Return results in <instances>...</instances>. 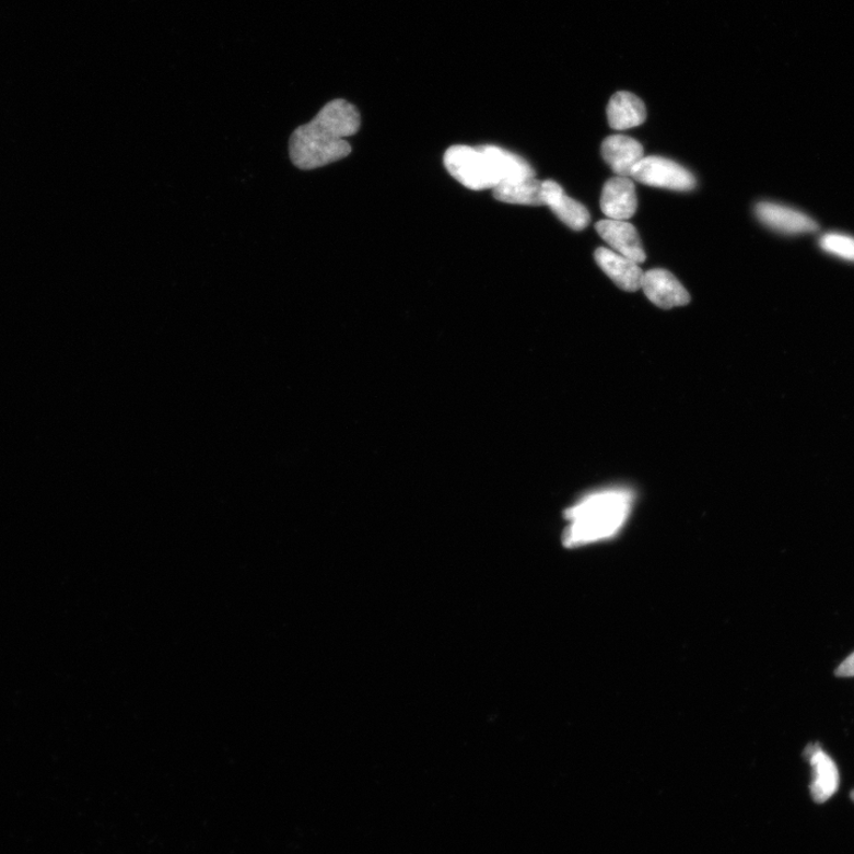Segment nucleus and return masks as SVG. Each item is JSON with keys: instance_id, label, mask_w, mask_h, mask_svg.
Returning a JSON list of instances; mask_svg holds the SVG:
<instances>
[{"instance_id": "f257e3e1", "label": "nucleus", "mask_w": 854, "mask_h": 854, "mask_svg": "<svg viewBox=\"0 0 854 854\" xmlns=\"http://www.w3.org/2000/svg\"><path fill=\"white\" fill-rule=\"evenodd\" d=\"M360 125V114L354 105L342 100L328 103L311 122L291 134L292 164L307 172L348 157L352 147L346 138L354 136Z\"/></svg>"}, {"instance_id": "f03ea898", "label": "nucleus", "mask_w": 854, "mask_h": 854, "mask_svg": "<svg viewBox=\"0 0 854 854\" xmlns=\"http://www.w3.org/2000/svg\"><path fill=\"white\" fill-rule=\"evenodd\" d=\"M444 165L460 185L479 191L493 190L506 182L536 177L534 167L527 161L494 145L452 147L445 152Z\"/></svg>"}, {"instance_id": "7ed1b4c3", "label": "nucleus", "mask_w": 854, "mask_h": 854, "mask_svg": "<svg viewBox=\"0 0 854 854\" xmlns=\"http://www.w3.org/2000/svg\"><path fill=\"white\" fill-rule=\"evenodd\" d=\"M633 494L627 489H607L586 495L565 512L570 522L563 542L566 548L606 540L618 534L632 510Z\"/></svg>"}, {"instance_id": "20e7f679", "label": "nucleus", "mask_w": 854, "mask_h": 854, "mask_svg": "<svg viewBox=\"0 0 854 854\" xmlns=\"http://www.w3.org/2000/svg\"><path fill=\"white\" fill-rule=\"evenodd\" d=\"M632 177L642 185L677 191H691L697 186L695 177L686 167L657 156L642 159Z\"/></svg>"}, {"instance_id": "39448f33", "label": "nucleus", "mask_w": 854, "mask_h": 854, "mask_svg": "<svg viewBox=\"0 0 854 854\" xmlns=\"http://www.w3.org/2000/svg\"><path fill=\"white\" fill-rule=\"evenodd\" d=\"M641 289L653 304L665 311L691 302L689 291L674 274L664 269H654L643 274Z\"/></svg>"}, {"instance_id": "423d86ee", "label": "nucleus", "mask_w": 854, "mask_h": 854, "mask_svg": "<svg viewBox=\"0 0 854 854\" xmlns=\"http://www.w3.org/2000/svg\"><path fill=\"white\" fill-rule=\"evenodd\" d=\"M756 217L770 230L783 234H806L818 231V223L799 210L773 202H760L754 207Z\"/></svg>"}, {"instance_id": "0eeeda50", "label": "nucleus", "mask_w": 854, "mask_h": 854, "mask_svg": "<svg viewBox=\"0 0 854 854\" xmlns=\"http://www.w3.org/2000/svg\"><path fill=\"white\" fill-rule=\"evenodd\" d=\"M600 209L610 220L627 221L637 209L634 182L629 177H613L606 182L600 195Z\"/></svg>"}, {"instance_id": "6e6552de", "label": "nucleus", "mask_w": 854, "mask_h": 854, "mask_svg": "<svg viewBox=\"0 0 854 854\" xmlns=\"http://www.w3.org/2000/svg\"><path fill=\"white\" fill-rule=\"evenodd\" d=\"M600 235L616 254H619L637 264L645 262L647 257L643 250L636 229L627 221L601 220L595 226Z\"/></svg>"}, {"instance_id": "1a4fd4ad", "label": "nucleus", "mask_w": 854, "mask_h": 854, "mask_svg": "<svg viewBox=\"0 0 854 854\" xmlns=\"http://www.w3.org/2000/svg\"><path fill=\"white\" fill-rule=\"evenodd\" d=\"M541 198L543 206L551 208L554 215L573 231H583L590 223L587 209L576 200L569 198L557 182H542Z\"/></svg>"}, {"instance_id": "9d476101", "label": "nucleus", "mask_w": 854, "mask_h": 854, "mask_svg": "<svg viewBox=\"0 0 854 854\" xmlns=\"http://www.w3.org/2000/svg\"><path fill=\"white\" fill-rule=\"evenodd\" d=\"M600 151L610 169L620 177H632L634 166L645 159V150L637 140L622 134L605 139Z\"/></svg>"}, {"instance_id": "9b49d317", "label": "nucleus", "mask_w": 854, "mask_h": 854, "mask_svg": "<svg viewBox=\"0 0 854 854\" xmlns=\"http://www.w3.org/2000/svg\"><path fill=\"white\" fill-rule=\"evenodd\" d=\"M595 259L599 268L604 270L620 289L628 292H635L642 288V278L645 272L642 271L637 262L616 254V251L606 247L596 249Z\"/></svg>"}, {"instance_id": "f8f14e48", "label": "nucleus", "mask_w": 854, "mask_h": 854, "mask_svg": "<svg viewBox=\"0 0 854 854\" xmlns=\"http://www.w3.org/2000/svg\"><path fill=\"white\" fill-rule=\"evenodd\" d=\"M811 767L810 794L817 804L829 802L839 789V770L822 748L808 759Z\"/></svg>"}, {"instance_id": "ddd939ff", "label": "nucleus", "mask_w": 854, "mask_h": 854, "mask_svg": "<svg viewBox=\"0 0 854 854\" xmlns=\"http://www.w3.org/2000/svg\"><path fill=\"white\" fill-rule=\"evenodd\" d=\"M607 114L610 128L618 131L636 128L647 119L645 104L639 96L629 92L613 94Z\"/></svg>"}, {"instance_id": "4468645a", "label": "nucleus", "mask_w": 854, "mask_h": 854, "mask_svg": "<svg viewBox=\"0 0 854 854\" xmlns=\"http://www.w3.org/2000/svg\"><path fill=\"white\" fill-rule=\"evenodd\" d=\"M542 182L535 178L506 182L493 189L494 198L503 203L543 206L541 198Z\"/></svg>"}, {"instance_id": "2eb2a0df", "label": "nucleus", "mask_w": 854, "mask_h": 854, "mask_svg": "<svg viewBox=\"0 0 854 854\" xmlns=\"http://www.w3.org/2000/svg\"><path fill=\"white\" fill-rule=\"evenodd\" d=\"M820 247L828 254L854 262V237L844 233H828L820 237Z\"/></svg>"}, {"instance_id": "dca6fc26", "label": "nucleus", "mask_w": 854, "mask_h": 854, "mask_svg": "<svg viewBox=\"0 0 854 854\" xmlns=\"http://www.w3.org/2000/svg\"><path fill=\"white\" fill-rule=\"evenodd\" d=\"M835 676L839 678H853L854 677V653H852L847 659H845L835 670Z\"/></svg>"}, {"instance_id": "f3484780", "label": "nucleus", "mask_w": 854, "mask_h": 854, "mask_svg": "<svg viewBox=\"0 0 854 854\" xmlns=\"http://www.w3.org/2000/svg\"><path fill=\"white\" fill-rule=\"evenodd\" d=\"M852 800L854 802V791L851 793Z\"/></svg>"}]
</instances>
